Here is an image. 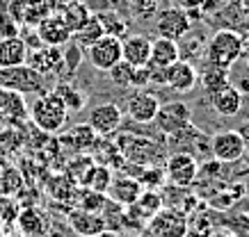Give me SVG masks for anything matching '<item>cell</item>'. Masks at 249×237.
I'll list each match as a JSON object with an SVG mask.
<instances>
[{"label": "cell", "instance_id": "obj_1", "mask_svg": "<svg viewBox=\"0 0 249 237\" xmlns=\"http://www.w3.org/2000/svg\"><path fill=\"white\" fill-rule=\"evenodd\" d=\"M247 53V44L245 37L238 34L235 30L219 28L206 44V64L215 66V69H227L231 71L235 62Z\"/></svg>", "mask_w": 249, "mask_h": 237}, {"label": "cell", "instance_id": "obj_2", "mask_svg": "<svg viewBox=\"0 0 249 237\" xmlns=\"http://www.w3.org/2000/svg\"><path fill=\"white\" fill-rule=\"evenodd\" d=\"M30 121L35 123V128L46 135H60L62 128L69 121V110L60 100V96L51 89L37 96V100L30 107Z\"/></svg>", "mask_w": 249, "mask_h": 237}, {"label": "cell", "instance_id": "obj_3", "mask_svg": "<svg viewBox=\"0 0 249 237\" xmlns=\"http://www.w3.org/2000/svg\"><path fill=\"white\" fill-rule=\"evenodd\" d=\"M117 148L126 158L128 164H140V167H151V164H165V148L156 144L153 139L137 137V135H121L117 142Z\"/></svg>", "mask_w": 249, "mask_h": 237}, {"label": "cell", "instance_id": "obj_4", "mask_svg": "<svg viewBox=\"0 0 249 237\" xmlns=\"http://www.w3.org/2000/svg\"><path fill=\"white\" fill-rule=\"evenodd\" d=\"M0 87L21 92L23 96H28V94L41 96L46 92V78L28 64H21V66H12V69H0Z\"/></svg>", "mask_w": 249, "mask_h": 237}, {"label": "cell", "instance_id": "obj_5", "mask_svg": "<svg viewBox=\"0 0 249 237\" xmlns=\"http://www.w3.org/2000/svg\"><path fill=\"white\" fill-rule=\"evenodd\" d=\"M188 214L178 207L165 205L146 223L149 237H188Z\"/></svg>", "mask_w": 249, "mask_h": 237}, {"label": "cell", "instance_id": "obj_6", "mask_svg": "<svg viewBox=\"0 0 249 237\" xmlns=\"http://www.w3.org/2000/svg\"><path fill=\"white\" fill-rule=\"evenodd\" d=\"M165 176L167 183L178 187H192L199 176V160L192 153L176 151L165 160Z\"/></svg>", "mask_w": 249, "mask_h": 237}, {"label": "cell", "instance_id": "obj_7", "mask_svg": "<svg viewBox=\"0 0 249 237\" xmlns=\"http://www.w3.org/2000/svg\"><path fill=\"white\" fill-rule=\"evenodd\" d=\"M247 151V144L238 130H222L211 137V155L213 160L222 164H233L242 160V155Z\"/></svg>", "mask_w": 249, "mask_h": 237}, {"label": "cell", "instance_id": "obj_8", "mask_svg": "<svg viewBox=\"0 0 249 237\" xmlns=\"http://www.w3.org/2000/svg\"><path fill=\"white\" fill-rule=\"evenodd\" d=\"M121 121H124V110L117 103H101L91 107L87 114V123L98 137H110L114 132H119Z\"/></svg>", "mask_w": 249, "mask_h": 237}, {"label": "cell", "instance_id": "obj_9", "mask_svg": "<svg viewBox=\"0 0 249 237\" xmlns=\"http://www.w3.org/2000/svg\"><path fill=\"white\" fill-rule=\"evenodd\" d=\"M153 123H156V128H158L165 137H169V135H174V132L183 130L188 123H192V112H190V107L185 105V103H181V100H172V103L160 105Z\"/></svg>", "mask_w": 249, "mask_h": 237}, {"label": "cell", "instance_id": "obj_10", "mask_svg": "<svg viewBox=\"0 0 249 237\" xmlns=\"http://www.w3.org/2000/svg\"><path fill=\"white\" fill-rule=\"evenodd\" d=\"M192 30V21L188 18L185 9L181 7H165L156 14V32L160 37L178 41Z\"/></svg>", "mask_w": 249, "mask_h": 237}, {"label": "cell", "instance_id": "obj_11", "mask_svg": "<svg viewBox=\"0 0 249 237\" xmlns=\"http://www.w3.org/2000/svg\"><path fill=\"white\" fill-rule=\"evenodd\" d=\"M85 57L89 60V64L96 71H110L121 60V39L103 34L96 44H91L85 50Z\"/></svg>", "mask_w": 249, "mask_h": 237}, {"label": "cell", "instance_id": "obj_12", "mask_svg": "<svg viewBox=\"0 0 249 237\" xmlns=\"http://www.w3.org/2000/svg\"><path fill=\"white\" fill-rule=\"evenodd\" d=\"M14 228L16 233H21L25 237H48L53 230V221L41 207L25 205L23 210H18Z\"/></svg>", "mask_w": 249, "mask_h": 237}, {"label": "cell", "instance_id": "obj_13", "mask_svg": "<svg viewBox=\"0 0 249 237\" xmlns=\"http://www.w3.org/2000/svg\"><path fill=\"white\" fill-rule=\"evenodd\" d=\"M30 116V107L21 92L0 87V126H18Z\"/></svg>", "mask_w": 249, "mask_h": 237}, {"label": "cell", "instance_id": "obj_14", "mask_svg": "<svg viewBox=\"0 0 249 237\" xmlns=\"http://www.w3.org/2000/svg\"><path fill=\"white\" fill-rule=\"evenodd\" d=\"M160 105H162V103H160V98L156 94L135 89V92L126 98V114L135 123H153Z\"/></svg>", "mask_w": 249, "mask_h": 237}, {"label": "cell", "instance_id": "obj_15", "mask_svg": "<svg viewBox=\"0 0 249 237\" xmlns=\"http://www.w3.org/2000/svg\"><path fill=\"white\" fill-rule=\"evenodd\" d=\"M199 84V71L192 62L178 60L172 66H167L165 87H169L174 94H190Z\"/></svg>", "mask_w": 249, "mask_h": 237}, {"label": "cell", "instance_id": "obj_16", "mask_svg": "<svg viewBox=\"0 0 249 237\" xmlns=\"http://www.w3.org/2000/svg\"><path fill=\"white\" fill-rule=\"evenodd\" d=\"M67 226L78 237H96L98 233L107 230V223L103 219V214L85 212V210H78V207L67 212Z\"/></svg>", "mask_w": 249, "mask_h": 237}, {"label": "cell", "instance_id": "obj_17", "mask_svg": "<svg viewBox=\"0 0 249 237\" xmlns=\"http://www.w3.org/2000/svg\"><path fill=\"white\" fill-rule=\"evenodd\" d=\"M35 30H37V34H39V39H41L44 46H57V48L67 46L69 41H71V34H73L71 28L64 23V18H62L57 12L46 16Z\"/></svg>", "mask_w": 249, "mask_h": 237}, {"label": "cell", "instance_id": "obj_18", "mask_svg": "<svg viewBox=\"0 0 249 237\" xmlns=\"http://www.w3.org/2000/svg\"><path fill=\"white\" fill-rule=\"evenodd\" d=\"M142 183L137 180L135 176H128V174H117L112 178V183H110V190H107V199L114 201V203H119V205L128 207L133 205L137 199H140V194H142Z\"/></svg>", "mask_w": 249, "mask_h": 237}, {"label": "cell", "instance_id": "obj_19", "mask_svg": "<svg viewBox=\"0 0 249 237\" xmlns=\"http://www.w3.org/2000/svg\"><path fill=\"white\" fill-rule=\"evenodd\" d=\"M28 66L41 73L44 78L55 76L62 71V48L57 46H39L28 53Z\"/></svg>", "mask_w": 249, "mask_h": 237}, {"label": "cell", "instance_id": "obj_20", "mask_svg": "<svg viewBox=\"0 0 249 237\" xmlns=\"http://www.w3.org/2000/svg\"><path fill=\"white\" fill-rule=\"evenodd\" d=\"M121 60L130 66H144L151 60V39L146 34H126L121 39Z\"/></svg>", "mask_w": 249, "mask_h": 237}, {"label": "cell", "instance_id": "obj_21", "mask_svg": "<svg viewBox=\"0 0 249 237\" xmlns=\"http://www.w3.org/2000/svg\"><path fill=\"white\" fill-rule=\"evenodd\" d=\"M208 100H211V107L219 116H238L242 112V105H245L242 94L238 92V87H233V84H229L227 89L213 94Z\"/></svg>", "mask_w": 249, "mask_h": 237}, {"label": "cell", "instance_id": "obj_22", "mask_svg": "<svg viewBox=\"0 0 249 237\" xmlns=\"http://www.w3.org/2000/svg\"><path fill=\"white\" fill-rule=\"evenodd\" d=\"M28 62V46L23 37H7L0 39V69L21 66Z\"/></svg>", "mask_w": 249, "mask_h": 237}, {"label": "cell", "instance_id": "obj_23", "mask_svg": "<svg viewBox=\"0 0 249 237\" xmlns=\"http://www.w3.org/2000/svg\"><path fill=\"white\" fill-rule=\"evenodd\" d=\"M162 207H165V201H162V194L158 190H142L140 199L133 205H128V210L146 226L149 219H151L153 214H158Z\"/></svg>", "mask_w": 249, "mask_h": 237}, {"label": "cell", "instance_id": "obj_24", "mask_svg": "<svg viewBox=\"0 0 249 237\" xmlns=\"http://www.w3.org/2000/svg\"><path fill=\"white\" fill-rule=\"evenodd\" d=\"M181 60V46H178V41H174V39H167V37H158L156 41H151V60L149 64L151 66H172L174 62Z\"/></svg>", "mask_w": 249, "mask_h": 237}, {"label": "cell", "instance_id": "obj_25", "mask_svg": "<svg viewBox=\"0 0 249 237\" xmlns=\"http://www.w3.org/2000/svg\"><path fill=\"white\" fill-rule=\"evenodd\" d=\"M96 139L98 135L91 130L89 123H76L67 135H62L60 142L62 144H71L76 153H87V151H91V146L96 144Z\"/></svg>", "mask_w": 249, "mask_h": 237}, {"label": "cell", "instance_id": "obj_26", "mask_svg": "<svg viewBox=\"0 0 249 237\" xmlns=\"http://www.w3.org/2000/svg\"><path fill=\"white\" fill-rule=\"evenodd\" d=\"M107 203V194H101V191H94L89 187H80L78 185L73 196H71V205H76L78 210H85V212H96L101 214L103 207Z\"/></svg>", "mask_w": 249, "mask_h": 237}, {"label": "cell", "instance_id": "obj_27", "mask_svg": "<svg viewBox=\"0 0 249 237\" xmlns=\"http://www.w3.org/2000/svg\"><path fill=\"white\" fill-rule=\"evenodd\" d=\"M53 92L60 96V100L64 103V107H67L69 112H83L85 107L89 105V96H87L83 89H78V87H73L71 82H67V80H62V82L55 84Z\"/></svg>", "mask_w": 249, "mask_h": 237}, {"label": "cell", "instance_id": "obj_28", "mask_svg": "<svg viewBox=\"0 0 249 237\" xmlns=\"http://www.w3.org/2000/svg\"><path fill=\"white\" fill-rule=\"evenodd\" d=\"M112 178H114L112 169L106 167V164H101V162H94L89 167V171H87L83 176V180H80V187H89V190H94V191L107 194Z\"/></svg>", "mask_w": 249, "mask_h": 237}, {"label": "cell", "instance_id": "obj_29", "mask_svg": "<svg viewBox=\"0 0 249 237\" xmlns=\"http://www.w3.org/2000/svg\"><path fill=\"white\" fill-rule=\"evenodd\" d=\"M103 34H106V30H103V25H101V21H98V16L91 14L89 18L80 25V28H76V30H73L71 39L76 41L78 46H83L85 50H87V48H89L91 44H96Z\"/></svg>", "mask_w": 249, "mask_h": 237}, {"label": "cell", "instance_id": "obj_30", "mask_svg": "<svg viewBox=\"0 0 249 237\" xmlns=\"http://www.w3.org/2000/svg\"><path fill=\"white\" fill-rule=\"evenodd\" d=\"M57 14L64 18V23H67L69 28H71V32H73L76 28H80V25L91 16V9L85 0H73V2H69V5L57 9Z\"/></svg>", "mask_w": 249, "mask_h": 237}, {"label": "cell", "instance_id": "obj_31", "mask_svg": "<svg viewBox=\"0 0 249 237\" xmlns=\"http://www.w3.org/2000/svg\"><path fill=\"white\" fill-rule=\"evenodd\" d=\"M201 80V87H204V92L208 94V98H211L213 94L222 92V89H227L229 84H231V76H229L227 69H215V66H208V69L199 76Z\"/></svg>", "mask_w": 249, "mask_h": 237}, {"label": "cell", "instance_id": "obj_32", "mask_svg": "<svg viewBox=\"0 0 249 237\" xmlns=\"http://www.w3.org/2000/svg\"><path fill=\"white\" fill-rule=\"evenodd\" d=\"M96 16H98V21H101V25H103L106 34L119 37V39H124L128 34V21H126L117 9H103V12H98Z\"/></svg>", "mask_w": 249, "mask_h": 237}, {"label": "cell", "instance_id": "obj_33", "mask_svg": "<svg viewBox=\"0 0 249 237\" xmlns=\"http://www.w3.org/2000/svg\"><path fill=\"white\" fill-rule=\"evenodd\" d=\"M76 187H78V183L69 174H57L55 178H51V183L46 185L48 194L55 201H69V203H71V196H73Z\"/></svg>", "mask_w": 249, "mask_h": 237}, {"label": "cell", "instance_id": "obj_34", "mask_svg": "<svg viewBox=\"0 0 249 237\" xmlns=\"http://www.w3.org/2000/svg\"><path fill=\"white\" fill-rule=\"evenodd\" d=\"M83 60H85V48L78 46L73 39L69 41L67 46H62V71H64L67 76H73V73L80 69Z\"/></svg>", "mask_w": 249, "mask_h": 237}, {"label": "cell", "instance_id": "obj_35", "mask_svg": "<svg viewBox=\"0 0 249 237\" xmlns=\"http://www.w3.org/2000/svg\"><path fill=\"white\" fill-rule=\"evenodd\" d=\"M55 9L51 5V0H25V25L37 28L48 14H53Z\"/></svg>", "mask_w": 249, "mask_h": 237}, {"label": "cell", "instance_id": "obj_36", "mask_svg": "<svg viewBox=\"0 0 249 237\" xmlns=\"http://www.w3.org/2000/svg\"><path fill=\"white\" fill-rule=\"evenodd\" d=\"M137 180L142 183L144 190H158L167 180L165 176V164H151V167H140L137 171Z\"/></svg>", "mask_w": 249, "mask_h": 237}, {"label": "cell", "instance_id": "obj_37", "mask_svg": "<svg viewBox=\"0 0 249 237\" xmlns=\"http://www.w3.org/2000/svg\"><path fill=\"white\" fill-rule=\"evenodd\" d=\"M23 187V176L16 167H5L0 171V194L5 196H16Z\"/></svg>", "mask_w": 249, "mask_h": 237}, {"label": "cell", "instance_id": "obj_38", "mask_svg": "<svg viewBox=\"0 0 249 237\" xmlns=\"http://www.w3.org/2000/svg\"><path fill=\"white\" fill-rule=\"evenodd\" d=\"M128 12L137 21L156 18V14L160 12V0H128Z\"/></svg>", "mask_w": 249, "mask_h": 237}, {"label": "cell", "instance_id": "obj_39", "mask_svg": "<svg viewBox=\"0 0 249 237\" xmlns=\"http://www.w3.org/2000/svg\"><path fill=\"white\" fill-rule=\"evenodd\" d=\"M16 217H18V203H16V199L14 196L0 194V221L5 223V228L7 230L14 228Z\"/></svg>", "mask_w": 249, "mask_h": 237}, {"label": "cell", "instance_id": "obj_40", "mask_svg": "<svg viewBox=\"0 0 249 237\" xmlns=\"http://www.w3.org/2000/svg\"><path fill=\"white\" fill-rule=\"evenodd\" d=\"M107 76H110V82L114 84V87H121V89H126V87H130V73H133V66H130L128 62L119 60L117 64H114L110 71H106Z\"/></svg>", "mask_w": 249, "mask_h": 237}, {"label": "cell", "instance_id": "obj_41", "mask_svg": "<svg viewBox=\"0 0 249 237\" xmlns=\"http://www.w3.org/2000/svg\"><path fill=\"white\" fill-rule=\"evenodd\" d=\"M7 37H21V23L2 5L0 7V39H7Z\"/></svg>", "mask_w": 249, "mask_h": 237}, {"label": "cell", "instance_id": "obj_42", "mask_svg": "<svg viewBox=\"0 0 249 237\" xmlns=\"http://www.w3.org/2000/svg\"><path fill=\"white\" fill-rule=\"evenodd\" d=\"M146 84H151V69H149V64H144V66H133L130 87H133V89H146Z\"/></svg>", "mask_w": 249, "mask_h": 237}, {"label": "cell", "instance_id": "obj_43", "mask_svg": "<svg viewBox=\"0 0 249 237\" xmlns=\"http://www.w3.org/2000/svg\"><path fill=\"white\" fill-rule=\"evenodd\" d=\"M206 0H178V7L190 12V9H201Z\"/></svg>", "mask_w": 249, "mask_h": 237}, {"label": "cell", "instance_id": "obj_44", "mask_svg": "<svg viewBox=\"0 0 249 237\" xmlns=\"http://www.w3.org/2000/svg\"><path fill=\"white\" fill-rule=\"evenodd\" d=\"M238 132H240V135H242V139H245V144L249 146V121H245V123H242L240 128H238Z\"/></svg>", "mask_w": 249, "mask_h": 237}, {"label": "cell", "instance_id": "obj_45", "mask_svg": "<svg viewBox=\"0 0 249 237\" xmlns=\"http://www.w3.org/2000/svg\"><path fill=\"white\" fill-rule=\"evenodd\" d=\"M211 237H238L233 233V230H229V228H224V230H215V233H213Z\"/></svg>", "mask_w": 249, "mask_h": 237}, {"label": "cell", "instance_id": "obj_46", "mask_svg": "<svg viewBox=\"0 0 249 237\" xmlns=\"http://www.w3.org/2000/svg\"><path fill=\"white\" fill-rule=\"evenodd\" d=\"M69 2H73V0H51V5H53L55 12H57L60 7H64V5H69Z\"/></svg>", "mask_w": 249, "mask_h": 237}, {"label": "cell", "instance_id": "obj_47", "mask_svg": "<svg viewBox=\"0 0 249 237\" xmlns=\"http://www.w3.org/2000/svg\"><path fill=\"white\" fill-rule=\"evenodd\" d=\"M96 237H121V233H117V230H103V233H98Z\"/></svg>", "mask_w": 249, "mask_h": 237}, {"label": "cell", "instance_id": "obj_48", "mask_svg": "<svg viewBox=\"0 0 249 237\" xmlns=\"http://www.w3.org/2000/svg\"><path fill=\"white\" fill-rule=\"evenodd\" d=\"M7 233H12V230H7L5 228V223L0 221V237H7Z\"/></svg>", "mask_w": 249, "mask_h": 237}, {"label": "cell", "instance_id": "obj_49", "mask_svg": "<svg viewBox=\"0 0 249 237\" xmlns=\"http://www.w3.org/2000/svg\"><path fill=\"white\" fill-rule=\"evenodd\" d=\"M242 2V7H245V12H247V16H249V0H240Z\"/></svg>", "mask_w": 249, "mask_h": 237}, {"label": "cell", "instance_id": "obj_50", "mask_svg": "<svg viewBox=\"0 0 249 237\" xmlns=\"http://www.w3.org/2000/svg\"><path fill=\"white\" fill-rule=\"evenodd\" d=\"M7 237H25V235H21V233H7Z\"/></svg>", "mask_w": 249, "mask_h": 237}, {"label": "cell", "instance_id": "obj_51", "mask_svg": "<svg viewBox=\"0 0 249 237\" xmlns=\"http://www.w3.org/2000/svg\"><path fill=\"white\" fill-rule=\"evenodd\" d=\"M217 2H222V5H224V2H231V0H217Z\"/></svg>", "mask_w": 249, "mask_h": 237}, {"label": "cell", "instance_id": "obj_52", "mask_svg": "<svg viewBox=\"0 0 249 237\" xmlns=\"http://www.w3.org/2000/svg\"><path fill=\"white\" fill-rule=\"evenodd\" d=\"M247 41H249V32H247V37H245V44H247Z\"/></svg>", "mask_w": 249, "mask_h": 237}, {"label": "cell", "instance_id": "obj_53", "mask_svg": "<svg viewBox=\"0 0 249 237\" xmlns=\"http://www.w3.org/2000/svg\"><path fill=\"white\" fill-rule=\"evenodd\" d=\"M247 66H249V53H247Z\"/></svg>", "mask_w": 249, "mask_h": 237}, {"label": "cell", "instance_id": "obj_54", "mask_svg": "<svg viewBox=\"0 0 249 237\" xmlns=\"http://www.w3.org/2000/svg\"><path fill=\"white\" fill-rule=\"evenodd\" d=\"M133 237H140V235H133Z\"/></svg>", "mask_w": 249, "mask_h": 237}, {"label": "cell", "instance_id": "obj_55", "mask_svg": "<svg viewBox=\"0 0 249 237\" xmlns=\"http://www.w3.org/2000/svg\"><path fill=\"white\" fill-rule=\"evenodd\" d=\"M48 237H51V235H48Z\"/></svg>", "mask_w": 249, "mask_h": 237}]
</instances>
